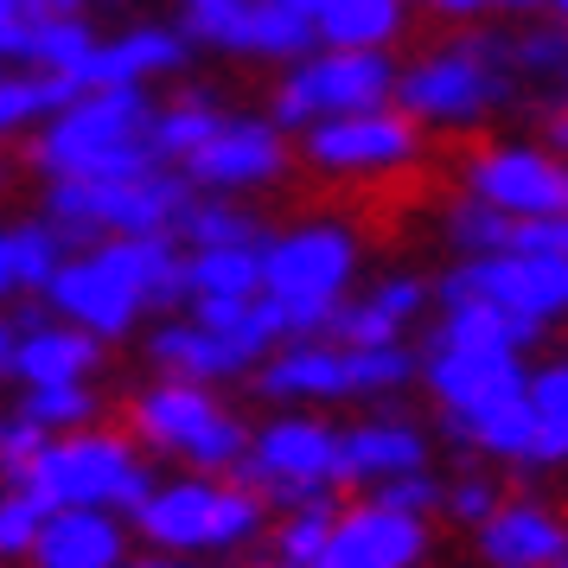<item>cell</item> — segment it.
<instances>
[{
	"label": "cell",
	"instance_id": "b9f144b4",
	"mask_svg": "<svg viewBox=\"0 0 568 568\" xmlns=\"http://www.w3.org/2000/svg\"><path fill=\"white\" fill-rule=\"evenodd\" d=\"M415 7L435 20H454V27H473L486 13H542V0H415Z\"/></svg>",
	"mask_w": 568,
	"mask_h": 568
},
{
	"label": "cell",
	"instance_id": "8fae6325",
	"mask_svg": "<svg viewBox=\"0 0 568 568\" xmlns=\"http://www.w3.org/2000/svg\"><path fill=\"white\" fill-rule=\"evenodd\" d=\"M250 491H262L275 511L287 505H320L338 498V422H326L320 409H275L250 422V447L231 466Z\"/></svg>",
	"mask_w": 568,
	"mask_h": 568
},
{
	"label": "cell",
	"instance_id": "f907efd6",
	"mask_svg": "<svg viewBox=\"0 0 568 568\" xmlns=\"http://www.w3.org/2000/svg\"><path fill=\"white\" fill-rule=\"evenodd\" d=\"M32 7H39V0H27V13H32Z\"/></svg>",
	"mask_w": 568,
	"mask_h": 568
},
{
	"label": "cell",
	"instance_id": "4fadbf2b",
	"mask_svg": "<svg viewBox=\"0 0 568 568\" xmlns=\"http://www.w3.org/2000/svg\"><path fill=\"white\" fill-rule=\"evenodd\" d=\"M447 301H498V307L537 320L542 333H556L568 326V256H524V250L454 256L435 275V307Z\"/></svg>",
	"mask_w": 568,
	"mask_h": 568
},
{
	"label": "cell",
	"instance_id": "9a60e30c",
	"mask_svg": "<svg viewBox=\"0 0 568 568\" xmlns=\"http://www.w3.org/2000/svg\"><path fill=\"white\" fill-rule=\"evenodd\" d=\"M180 173L192 180V192H224V199H250V192H268L294 173V148H287V129L262 115H224V129L211 134L205 148H192L180 160Z\"/></svg>",
	"mask_w": 568,
	"mask_h": 568
},
{
	"label": "cell",
	"instance_id": "f5cc1de1",
	"mask_svg": "<svg viewBox=\"0 0 568 568\" xmlns=\"http://www.w3.org/2000/svg\"><path fill=\"white\" fill-rule=\"evenodd\" d=\"M549 568H568V562H549Z\"/></svg>",
	"mask_w": 568,
	"mask_h": 568
},
{
	"label": "cell",
	"instance_id": "5bb4252c",
	"mask_svg": "<svg viewBox=\"0 0 568 568\" xmlns=\"http://www.w3.org/2000/svg\"><path fill=\"white\" fill-rule=\"evenodd\" d=\"M460 192L486 199L505 217H556L568 211V160L549 141H473L454 160Z\"/></svg>",
	"mask_w": 568,
	"mask_h": 568
},
{
	"label": "cell",
	"instance_id": "3957f363",
	"mask_svg": "<svg viewBox=\"0 0 568 568\" xmlns=\"http://www.w3.org/2000/svg\"><path fill=\"white\" fill-rule=\"evenodd\" d=\"M517 97H524V78H517V64H511V32L473 20V27L447 32L435 45H422L415 58H403L389 103L403 109V115H415L422 129L479 134Z\"/></svg>",
	"mask_w": 568,
	"mask_h": 568
},
{
	"label": "cell",
	"instance_id": "9c48e42d",
	"mask_svg": "<svg viewBox=\"0 0 568 568\" xmlns=\"http://www.w3.org/2000/svg\"><path fill=\"white\" fill-rule=\"evenodd\" d=\"M199 192L180 166H148L129 180H45L39 217L64 250H97L109 236H180V217Z\"/></svg>",
	"mask_w": 568,
	"mask_h": 568
},
{
	"label": "cell",
	"instance_id": "bcb514c9",
	"mask_svg": "<svg viewBox=\"0 0 568 568\" xmlns=\"http://www.w3.org/2000/svg\"><path fill=\"white\" fill-rule=\"evenodd\" d=\"M13 345H20V326H13V313L0 307V377L13 371Z\"/></svg>",
	"mask_w": 568,
	"mask_h": 568
},
{
	"label": "cell",
	"instance_id": "4dcf8cb0",
	"mask_svg": "<svg viewBox=\"0 0 568 568\" xmlns=\"http://www.w3.org/2000/svg\"><path fill=\"white\" fill-rule=\"evenodd\" d=\"M345 371H352V403H389L422 377V352L409 338L396 345H345Z\"/></svg>",
	"mask_w": 568,
	"mask_h": 568
},
{
	"label": "cell",
	"instance_id": "44dd1931",
	"mask_svg": "<svg viewBox=\"0 0 568 568\" xmlns=\"http://www.w3.org/2000/svg\"><path fill=\"white\" fill-rule=\"evenodd\" d=\"M428 313H435V282L415 275V268H396V275H377V282L352 287V294L338 301L333 338L338 345H396V338H409Z\"/></svg>",
	"mask_w": 568,
	"mask_h": 568
},
{
	"label": "cell",
	"instance_id": "7402d4cb",
	"mask_svg": "<svg viewBox=\"0 0 568 568\" xmlns=\"http://www.w3.org/2000/svg\"><path fill=\"white\" fill-rule=\"evenodd\" d=\"M185 64H192V39L180 27H166V20H129L109 39H97V52L83 64V90H103V83L148 90L160 78H185Z\"/></svg>",
	"mask_w": 568,
	"mask_h": 568
},
{
	"label": "cell",
	"instance_id": "ffe728a7",
	"mask_svg": "<svg viewBox=\"0 0 568 568\" xmlns=\"http://www.w3.org/2000/svg\"><path fill=\"white\" fill-rule=\"evenodd\" d=\"M256 403L275 409H320V403H352V371L338 338H282L268 358L250 371Z\"/></svg>",
	"mask_w": 568,
	"mask_h": 568
},
{
	"label": "cell",
	"instance_id": "e575fe53",
	"mask_svg": "<svg viewBox=\"0 0 568 568\" xmlns=\"http://www.w3.org/2000/svg\"><path fill=\"white\" fill-rule=\"evenodd\" d=\"M338 517V498H320V505H287V511L268 517V537H262V562H282V568H307L320 549H326V530Z\"/></svg>",
	"mask_w": 568,
	"mask_h": 568
},
{
	"label": "cell",
	"instance_id": "277c9868",
	"mask_svg": "<svg viewBox=\"0 0 568 568\" xmlns=\"http://www.w3.org/2000/svg\"><path fill=\"white\" fill-rule=\"evenodd\" d=\"M364 275V231L345 217H294L262 236V301L282 338H333L338 301Z\"/></svg>",
	"mask_w": 568,
	"mask_h": 568
},
{
	"label": "cell",
	"instance_id": "7bdbcfd3",
	"mask_svg": "<svg viewBox=\"0 0 568 568\" xmlns=\"http://www.w3.org/2000/svg\"><path fill=\"white\" fill-rule=\"evenodd\" d=\"M27 45V0H0V64H20Z\"/></svg>",
	"mask_w": 568,
	"mask_h": 568
},
{
	"label": "cell",
	"instance_id": "8992f818",
	"mask_svg": "<svg viewBox=\"0 0 568 568\" xmlns=\"http://www.w3.org/2000/svg\"><path fill=\"white\" fill-rule=\"evenodd\" d=\"M268 517L275 505L250 491L236 473H192L180 466L173 479H154V491L141 498V511L129 517L141 549L160 556H243L268 537Z\"/></svg>",
	"mask_w": 568,
	"mask_h": 568
},
{
	"label": "cell",
	"instance_id": "f1b7e54d",
	"mask_svg": "<svg viewBox=\"0 0 568 568\" xmlns=\"http://www.w3.org/2000/svg\"><path fill=\"white\" fill-rule=\"evenodd\" d=\"M320 39L301 13H287L275 0H250L243 7V27H236V52L231 58H250V64H294V58H307Z\"/></svg>",
	"mask_w": 568,
	"mask_h": 568
},
{
	"label": "cell",
	"instance_id": "484cf974",
	"mask_svg": "<svg viewBox=\"0 0 568 568\" xmlns=\"http://www.w3.org/2000/svg\"><path fill=\"white\" fill-rule=\"evenodd\" d=\"M524 473H568V345L530 364V460Z\"/></svg>",
	"mask_w": 568,
	"mask_h": 568
},
{
	"label": "cell",
	"instance_id": "ab89813d",
	"mask_svg": "<svg viewBox=\"0 0 568 568\" xmlns=\"http://www.w3.org/2000/svg\"><path fill=\"white\" fill-rule=\"evenodd\" d=\"M45 428H39V422H27V415H0V479H13V473H20V466H32L39 460V447H45Z\"/></svg>",
	"mask_w": 568,
	"mask_h": 568
},
{
	"label": "cell",
	"instance_id": "cb8c5ba5",
	"mask_svg": "<svg viewBox=\"0 0 568 568\" xmlns=\"http://www.w3.org/2000/svg\"><path fill=\"white\" fill-rule=\"evenodd\" d=\"M109 338L83 333V326H71V320H39V326H27L20 333V345H13V371H7V384L20 389H39V384H103L109 371Z\"/></svg>",
	"mask_w": 568,
	"mask_h": 568
},
{
	"label": "cell",
	"instance_id": "52a82bcc",
	"mask_svg": "<svg viewBox=\"0 0 568 568\" xmlns=\"http://www.w3.org/2000/svg\"><path fill=\"white\" fill-rule=\"evenodd\" d=\"M154 454L122 428V422H90L71 435H52L39 447V460L20 466L7 486H20L32 505H97V511H122L134 517L141 498L154 491Z\"/></svg>",
	"mask_w": 568,
	"mask_h": 568
},
{
	"label": "cell",
	"instance_id": "d590c367",
	"mask_svg": "<svg viewBox=\"0 0 568 568\" xmlns=\"http://www.w3.org/2000/svg\"><path fill=\"white\" fill-rule=\"evenodd\" d=\"M185 268H192V301L199 294H231V301L262 294V243H250V250H192Z\"/></svg>",
	"mask_w": 568,
	"mask_h": 568
},
{
	"label": "cell",
	"instance_id": "30bf717a",
	"mask_svg": "<svg viewBox=\"0 0 568 568\" xmlns=\"http://www.w3.org/2000/svg\"><path fill=\"white\" fill-rule=\"evenodd\" d=\"M428 160V129L396 103L345 109L294 134V166H307L326 185H384Z\"/></svg>",
	"mask_w": 568,
	"mask_h": 568
},
{
	"label": "cell",
	"instance_id": "f6af8a7d",
	"mask_svg": "<svg viewBox=\"0 0 568 568\" xmlns=\"http://www.w3.org/2000/svg\"><path fill=\"white\" fill-rule=\"evenodd\" d=\"M115 568H211V562H199V556H160V549H148V556H129V562H115Z\"/></svg>",
	"mask_w": 568,
	"mask_h": 568
},
{
	"label": "cell",
	"instance_id": "816d5d0a",
	"mask_svg": "<svg viewBox=\"0 0 568 568\" xmlns=\"http://www.w3.org/2000/svg\"><path fill=\"white\" fill-rule=\"evenodd\" d=\"M262 568H282V562H262Z\"/></svg>",
	"mask_w": 568,
	"mask_h": 568
},
{
	"label": "cell",
	"instance_id": "83f0119b",
	"mask_svg": "<svg viewBox=\"0 0 568 568\" xmlns=\"http://www.w3.org/2000/svg\"><path fill=\"white\" fill-rule=\"evenodd\" d=\"M97 20L90 13H27V45H20V64L45 71V78H71L83 90V64L97 52Z\"/></svg>",
	"mask_w": 568,
	"mask_h": 568
},
{
	"label": "cell",
	"instance_id": "1f68e13d",
	"mask_svg": "<svg viewBox=\"0 0 568 568\" xmlns=\"http://www.w3.org/2000/svg\"><path fill=\"white\" fill-rule=\"evenodd\" d=\"M511 64L524 83H537L542 103L568 97V20H530V27L511 32Z\"/></svg>",
	"mask_w": 568,
	"mask_h": 568
},
{
	"label": "cell",
	"instance_id": "d6a6232c",
	"mask_svg": "<svg viewBox=\"0 0 568 568\" xmlns=\"http://www.w3.org/2000/svg\"><path fill=\"white\" fill-rule=\"evenodd\" d=\"M13 415L39 422L45 435H71V428L109 422V396H103V384H39V389H20Z\"/></svg>",
	"mask_w": 568,
	"mask_h": 568
},
{
	"label": "cell",
	"instance_id": "7dc6e473",
	"mask_svg": "<svg viewBox=\"0 0 568 568\" xmlns=\"http://www.w3.org/2000/svg\"><path fill=\"white\" fill-rule=\"evenodd\" d=\"M0 301H20V282H13V256H7V224H0Z\"/></svg>",
	"mask_w": 568,
	"mask_h": 568
},
{
	"label": "cell",
	"instance_id": "f546056e",
	"mask_svg": "<svg viewBox=\"0 0 568 568\" xmlns=\"http://www.w3.org/2000/svg\"><path fill=\"white\" fill-rule=\"evenodd\" d=\"M262 236H268V224H262L250 205L224 199V192H199V199L185 205V217H180L185 250H250V243H262Z\"/></svg>",
	"mask_w": 568,
	"mask_h": 568
},
{
	"label": "cell",
	"instance_id": "681fc988",
	"mask_svg": "<svg viewBox=\"0 0 568 568\" xmlns=\"http://www.w3.org/2000/svg\"><path fill=\"white\" fill-rule=\"evenodd\" d=\"M180 7H199V0H180Z\"/></svg>",
	"mask_w": 568,
	"mask_h": 568
},
{
	"label": "cell",
	"instance_id": "5b68a950",
	"mask_svg": "<svg viewBox=\"0 0 568 568\" xmlns=\"http://www.w3.org/2000/svg\"><path fill=\"white\" fill-rule=\"evenodd\" d=\"M154 97L134 83H103L78 90L71 103H58L39 129L27 134V166L39 180H129L160 166L148 148Z\"/></svg>",
	"mask_w": 568,
	"mask_h": 568
},
{
	"label": "cell",
	"instance_id": "836d02e7",
	"mask_svg": "<svg viewBox=\"0 0 568 568\" xmlns=\"http://www.w3.org/2000/svg\"><path fill=\"white\" fill-rule=\"evenodd\" d=\"M511 224L505 211H491L486 199H473V192H454L447 205H440V243L454 250V256H498V250H511Z\"/></svg>",
	"mask_w": 568,
	"mask_h": 568
},
{
	"label": "cell",
	"instance_id": "e0dca14e",
	"mask_svg": "<svg viewBox=\"0 0 568 568\" xmlns=\"http://www.w3.org/2000/svg\"><path fill=\"white\" fill-rule=\"evenodd\" d=\"M422 466H435V435L396 396L371 403L358 422L338 428V479H345V491H371V486H384V479L422 473Z\"/></svg>",
	"mask_w": 568,
	"mask_h": 568
},
{
	"label": "cell",
	"instance_id": "ba28073f",
	"mask_svg": "<svg viewBox=\"0 0 568 568\" xmlns=\"http://www.w3.org/2000/svg\"><path fill=\"white\" fill-rule=\"evenodd\" d=\"M122 428H129L154 460L192 466V473H231L250 447V415L224 403V389L185 384V377H141L122 396Z\"/></svg>",
	"mask_w": 568,
	"mask_h": 568
},
{
	"label": "cell",
	"instance_id": "ee69618b",
	"mask_svg": "<svg viewBox=\"0 0 568 568\" xmlns=\"http://www.w3.org/2000/svg\"><path fill=\"white\" fill-rule=\"evenodd\" d=\"M537 122H542V141H549V148H556V154L568 160V97L542 103V109H537Z\"/></svg>",
	"mask_w": 568,
	"mask_h": 568
},
{
	"label": "cell",
	"instance_id": "f35d334b",
	"mask_svg": "<svg viewBox=\"0 0 568 568\" xmlns=\"http://www.w3.org/2000/svg\"><path fill=\"white\" fill-rule=\"evenodd\" d=\"M364 498H384L396 511H415V517H435L440 498H447V479H440L435 466H422V473H403V479H384V486H371Z\"/></svg>",
	"mask_w": 568,
	"mask_h": 568
},
{
	"label": "cell",
	"instance_id": "ac0fdd59",
	"mask_svg": "<svg viewBox=\"0 0 568 568\" xmlns=\"http://www.w3.org/2000/svg\"><path fill=\"white\" fill-rule=\"evenodd\" d=\"M479 568H549L568 562V511L542 491H505L486 524L466 530Z\"/></svg>",
	"mask_w": 568,
	"mask_h": 568
},
{
	"label": "cell",
	"instance_id": "d6986e66",
	"mask_svg": "<svg viewBox=\"0 0 568 568\" xmlns=\"http://www.w3.org/2000/svg\"><path fill=\"white\" fill-rule=\"evenodd\" d=\"M141 364L154 371V377H185V384H250V371H256V352H243L236 338L211 333L199 326L192 313H160L154 326H141Z\"/></svg>",
	"mask_w": 568,
	"mask_h": 568
},
{
	"label": "cell",
	"instance_id": "8d00e7d4",
	"mask_svg": "<svg viewBox=\"0 0 568 568\" xmlns=\"http://www.w3.org/2000/svg\"><path fill=\"white\" fill-rule=\"evenodd\" d=\"M505 498V486H498V473L491 466H466V473H454L447 479V498H440V517L447 524H460V530H473V524H486L491 517V505Z\"/></svg>",
	"mask_w": 568,
	"mask_h": 568
},
{
	"label": "cell",
	"instance_id": "d4e9b609",
	"mask_svg": "<svg viewBox=\"0 0 568 568\" xmlns=\"http://www.w3.org/2000/svg\"><path fill=\"white\" fill-rule=\"evenodd\" d=\"M542 326L537 320H524V313L498 307V301H447L435 313V326L422 345H473V352H530L542 345Z\"/></svg>",
	"mask_w": 568,
	"mask_h": 568
},
{
	"label": "cell",
	"instance_id": "603a6c76",
	"mask_svg": "<svg viewBox=\"0 0 568 568\" xmlns=\"http://www.w3.org/2000/svg\"><path fill=\"white\" fill-rule=\"evenodd\" d=\"M134 524L122 511H97V505H58L39 517L27 568H115L129 562Z\"/></svg>",
	"mask_w": 568,
	"mask_h": 568
},
{
	"label": "cell",
	"instance_id": "60d3db41",
	"mask_svg": "<svg viewBox=\"0 0 568 568\" xmlns=\"http://www.w3.org/2000/svg\"><path fill=\"white\" fill-rule=\"evenodd\" d=\"M511 250H524V256H568V211H556V217H517Z\"/></svg>",
	"mask_w": 568,
	"mask_h": 568
},
{
	"label": "cell",
	"instance_id": "6da1fadb",
	"mask_svg": "<svg viewBox=\"0 0 568 568\" xmlns=\"http://www.w3.org/2000/svg\"><path fill=\"white\" fill-rule=\"evenodd\" d=\"M45 307L83 333L141 338L148 320L192 307V268L180 236H109L97 250H71L45 282Z\"/></svg>",
	"mask_w": 568,
	"mask_h": 568
},
{
	"label": "cell",
	"instance_id": "74e56055",
	"mask_svg": "<svg viewBox=\"0 0 568 568\" xmlns=\"http://www.w3.org/2000/svg\"><path fill=\"white\" fill-rule=\"evenodd\" d=\"M39 517H45V505H32L20 486L0 491V562H20V568H27L32 537H39Z\"/></svg>",
	"mask_w": 568,
	"mask_h": 568
},
{
	"label": "cell",
	"instance_id": "2e32d148",
	"mask_svg": "<svg viewBox=\"0 0 568 568\" xmlns=\"http://www.w3.org/2000/svg\"><path fill=\"white\" fill-rule=\"evenodd\" d=\"M435 556V530L428 517L396 511L384 498H352L338 505L333 530H326V549L313 556L307 568H428Z\"/></svg>",
	"mask_w": 568,
	"mask_h": 568
},
{
	"label": "cell",
	"instance_id": "7c38bea8",
	"mask_svg": "<svg viewBox=\"0 0 568 568\" xmlns=\"http://www.w3.org/2000/svg\"><path fill=\"white\" fill-rule=\"evenodd\" d=\"M396 97V52H352V45H313L275 71L268 90V122L287 134L313 129L345 109H377Z\"/></svg>",
	"mask_w": 568,
	"mask_h": 568
},
{
	"label": "cell",
	"instance_id": "4316f807",
	"mask_svg": "<svg viewBox=\"0 0 568 568\" xmlns=\"http://www.w3.org/2000/svg\"><path fill=\"white\" fill-rule=\"evenodd\" d=\"M224 115H231V109L217 103V90H211V83H185L180 97L154 103V122H148V148H154L160 166H180L192 148H205L211 134L224 129Z\"/></svg>",
	"mask_w": 568,
	"mask_h": 568
},
{
	"label": "cell",
	"instance_id": "7a4b0ae2",
	"mask_svg": "<svg viewBox=\"0 0 568 568\" xmlns=\"http://www.w3.org/2000/svg\"><path fill=\"white\" fill-rule=\"evenodd\" d=\"M428 403L440 435L466 447V460L517 466L530 460V364L524 352H473V345H422Z\"/></svg>",
	"mask_w": 568,
	"mask_h": 568
},
{
	"label": "cell",
	"instance_id": "c3c4849f",
	"mask_svg": "<svg viewBox=\"0 0 568 568\" xmlns=\"http://www.w3.org/2000/svg\"><path fill=\"white\" fill-rule=\"evenodd\" d=\"M542 7H549V13H556V20H568V0H542Z\"/></svg>",
	"mask_w": 568,
	"mask_h": 568
}]
</instances>
